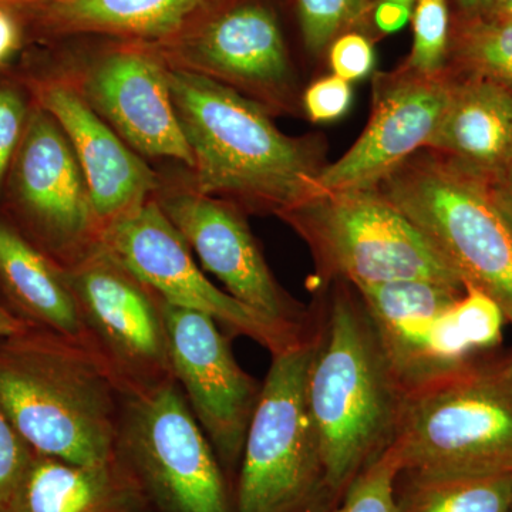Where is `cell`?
Returning a JSON list of instances; mask_svg holds the SVG:
<instances>
[{"label":"cell","mask_w":512,"mask_h":512,"mask_svg":"<svg viewBox=\"0 0 512 512\" xmlns=\"http://www.w3.org/2000/svg\"><path fill=\"white\" fill-rule=\"evenodd\" d=\"M306 403L322 458L320 511L338 505L396 439L404 400L355 288L330 284L312 313Z\"/></svg>","instance_id":"6da1fadb"},{"label":"cell","mask_w":512,"mask_h":512,"mask_svg":"<svg viewBox=\"0 0 512 512\" xmlns=\"http://www.w3.org/2000/svg\"><path fill=\"white\" fill-rule=\"evenodd\" d=\"M168 83L195 191L278 217L320 194L319 138L285 136L265 106L204 74L168 64Z\"/></svg>","instance_id":"7a4b0ae2"},{"label":"cell","mask_w":512,"mask_h":512,"mask_svg":"<svg viewBox=\"0 0 512 512\" xmlns=\"http://www.w3.org/2000/svg\"><path fill=\"white\" fill-rule=\"evenodd\" d=\"M124 400L83 343L37 328L0 338V410L35 453L74 464L113 460Z\"/></svg>","instance_id":"3957f363"},{"label":"cell","mask_w":512,"mask_h":512,"mask_svg":"<svg viewBox=\"0 0 512 512\" xmlns=\"http://www.w3.org/2000/svg\"><path fill=\"white\" fill-rule=\"evenodd\" d=\"M463 281L480 289L512 326V231L484 175L423 148L376 185Z\"/></svg>","instance_id":"277c9868"},{"label":"cell","mask_w":512,"mask_h":512,"mask_svg":"<svg viewBox=\"0 0 512 512\" xmlns=\"http://www.w3.org/2000/svg\"><path fill=\"white\" fill-rule=\"evenodd\" d=\"M402 471L512 476V392L481 359L404 394L393 443Z\"/></svg>","instance_id":"5b68a950"},{"label":"cell","mask_w":512,"mask_h":512,"mask_svg":"<svg viewBox=\"0 0 512 512\" xmlns=\"http://www.w3.org/2000/svg\"><path fill=\"white\" fill-rule=\"evenodd\" d=\"M311 249L322 285L355 289L431 281L464 289L456 272L377 188L322 192L281 215Z\"/></svg>","instance_id":"8992f818"},{"label":"cell","mask_w":512,"mask_h":512,"mask_svg":"<svg viewBox=\"0 0 512 512\" xmlns=\"http://www.w3.org/2000/svg\"><path fill=\"white\" fill-rule=\"evenodd\" d=\"M311 333L271 366L252 414L235 480L234 512H319L323 467L306 403Z\"/></svg>","instance_id":"52a82bcc"},{"label":"cell","mask_w":512,"mask_h":512,"mask_svg":"<svg viewBox=\"0 0 512 512\" xmlns=\"http://www.w3.org/2000/svg\"><path fill=\"white\" fill-rule=\"evenodd\" d=\"M119 456L154 512H234L220 460L175 380L126 396Z\"/></svg>","instance_id":"ba28073f"},{"label":"cell","mask_w":512,"mask_h":512,"mask_svg":"<svg viewBox=\"0 0 512 512\" xmlns=\"http://www.w3.org/2000/svg\"><path fill=\"white\" fill-rule=\"evenodd\" d=\"M63 269L94 352L126 396L174 380L163 299L100 241Z\"/></svg>","instance_id":"9c48e42d"},{"label":"cell","mask_w":512,"mask_h":512,"mask_svg":"<svg viewBox=\"0 0 512 512\" xmlns=\"http://www.w3.org/2000/svg\"><path fill=\"white\" fill-rule=\"evenodd\" d=\"M99 241L165 303L205 313L231 338L252 339L276 355L311 333V325L298 328L266 318L212 284L157 202L121 215L101 231Z\"/></svg>","instance_id":"30bf717a"},{"label":"cell","mask_w":512,"mask_h":512,"mask_svg":"<svg viewBox=\"0 0 512 512\" xmlns=\"http://www.w3.org/2000/svg\"><path fill=\"white\" fill-rule=\"evenodd\" d=\"M151 47L171 66L227 84L269 111L293 103L295 74L269 0H211L177 36Z\"/></svg>","instance_id":"8fae6325"},{"label":"cell","mask_w":512,"mask_h":512,"mask_svg":"<svg viewBox=\"0 0 512 512\" xmlns=\"http://www.w3.org/2000/svg\"><path fill=\"white\" fill-rule=\"evenodd\" d=\"M6 184L8 220L60 266L99 241L89 188L69 138L35 101Z\"/></svg>","instance_id":"7c38bea8"},{"label":"cell","mask_w":512,"mask_h":512,"mask_svg":"<svg viewBox=\"0 0 512 512\" xmlns=\"http://www.w3.org/2000/svg\"><path fill=\"white\" fill-rule=\"evenodd\" d=\"M173 377L234 491L262 384L232 355L229 336L205 313L163 301Z\"/></svg>","instance_id":"4fadbf2b"},{"label":"cell","mask_w":512,"mask_h":512,"mask_svg":"<svg viewBox=\"0 0 512 512\" xmlns=\"http://www.w3.org/2000/svg\"><path fill=\"white\" fill-rule=\"evenodd\" d=\"M454 80L456 74L448 67L433 76L404 66L376 74L369 123L348 153L320 171V194L375 188L426 148L446 110Z\"/></svg>","instance_id":"5bb4252c"},{"label":"cell","mask_w":512,"mask_h":512,"mask_svg":"<svg viewBox=\"0 0 512 512\" xmlns=\"http://www.w3.org/2000/svg\"><path fill=\"white\" fill-rule=\"evenodd\" d=\"M356 291L404 394L480 359L458 332L451 313L466 288L400 281Z\"/></svg>","instance_id":"9a60e30c"},{"label":"cell","mask_w":512,"mask_h":512,"mask_svg":"<svg viewBox=\"0 0 512 512\" xmlns=\"http://www.w3.org/2000/svg\"><path fill=\"white\" fill-rule=\"evenodd\" d=\"M82 96L124 141L144 156L194 167L168 83V63L154 47L121 42L92 63Z\"/></svg>","instance_id":"2e32d148"},{"label":"cell","mask_w":512,"mask_h":512,"mask_svg":"<svg viewBox=\"0 0 512 512\" xmlns=\"http://www.w3.org/2000/svg\"><path fill=\"white\" fill-rule=\"evenodd\" d=\"M160 207L198 256L202 268L217 276L229 295L284 325H311L312 313L299 308L276 284L237 207L197 191L168 195Z\"/></svg>","instance_id":"e0dca14e"},{"label":"cell","mask_w":512,"mask_h":512,"mask_svg":"<svg viewBox=\"0 0 512 512\" xmlns=\"http://www.w3.org/2000/svg\"><path fill=\"white\" fill-rule=\"evenodd\" d=\"M37 106L57 121L69 138L90 192L100 234L121 215L147 202L157 188L156 174L134 153L70 84L29 80Z\"/></svg>","instance_id":"ac0fdd59"},{"label":"cell","mask_w":512,"mask_h":512,"mask_svg":"<svg viewBox=\"0 0 512 512\" xmlns=\"http://www.w3.org/2000/svg\"><path fill=\"white\" fill-rule=\"evenodd\" d=\"M211 0H32L13 8L40 39L107 36L157 46L177 36Z\"/></svg>","instance_id":"d6986e66"},{"label":"cell","mask_w":512,"mask_h":512,"mask_svg":"<svg viewBox=\"0 0 512 512\" xmlns=\"http://www.w3.org/2000/svg\"><path fill=\"white\" fill-rule=\"evenodd\" d=\"M3 512H154L120 456L74 464L33 453Z\"/></svg>","instance_id":"ffe728a7"},{"label":"cell","mask_w":512,"mask_h":512,"mask_svg":"<svg viewBox=\"0 0 512 512\" xmlns=\"http://www.w3.org/2000/svg\"><path fill=\"white\" fill-rule=\"evenodd\" d=\"M0 305L30 328L59 333L94 352L63 266L8 217H0Z\"/></svg>","instance_id":"44dd1931"},{"label":"cell","mask_w":512,"mask_h":512,"mask_svg":"<svg viewBox=\"0 0 512 512\" xmlns=\"http://www.w3.org/2000/svg\"><path fill=\"white\" fill-rule=\"evenodd\" d=\"M427 147L481 174L512 164V90L473 74H458Z\"/></svg>","instance_id":"7402d4cb"},{"label":"cell","mask_w":512,"mask_h":512,"mask_svg":"<svg viewBox=\"0 0 512 512\" xmlns=\"http://www.w3.org/2000/svg\"><path fill=\"white\" fill-rule=\"evenodd\" d=\"M396 504L397 512H511L512 476L400 471Z\"/></svg>","instance_id":"603a6c76"},{"label":"cell","mask_w":512,"mask_h":512,"mask_svg":"<svg viewBox=\"0 0 512 512\" xmlns=\"http://www.w3.org/2000/svg\"><path fill=\"white\" fill-rule=\"evenodd\" d=\"M512 89V18L500 13L451 18L447 66Z\"/></svg>","instance_id":"cb8c5ba5"},{"label":"cell","mask_w":512,"mask_h":512,"mask_svg":"<svg viewBox=\"0 0 512 512\" xmlns=\"http://www.w3.org/2000/svg\"><path fill=\"white\" fill-rule=\"evenodd\" d=\"M377 0H293L303 45L312 56L328 53L343 33L363 32L373 22Z\"/></svg>","instance_id":"d4e9b609"},{"label":"cell","mask_w":512,"mask_h":512,"mask_svg":"<svg viewBox=\"0 0 512 512\" xmlns=\"http://www.w3.org/2000/svg\"><path fill=\"white\" fill-rule=\"evenodd\" d=\"M412 18V52L402 66L424 76L444 72L451 30L448 0H416Z\"/></svg>","instance_id":"484cf974"},{"label":"cell","mask_w":512,"mask_h":512,"mask_svg":"<svg viewBox=\"0 0 512 512\" xmlns=\"http://www.w3.org/2000/svg\"><path fill=\"white\" fill-rule=\"evenodd\" d=\"M402 461L394 446L357 477L342 501L326 512H397L396 483Z\"/></svg>","instance_id":"4316f807"},{"label":"cell","mask_w":512,"mask_h":512,"mask_svg":"<svg viewBox=\"0 0 512 512\" xmlns=\"http://www.w3.org/2000/svg\"><path fill=\"white\" fill-rule=\"evenodd\" d=\"M451 312L458 332L476 355L491 352L500 345L507 320L500 306L480 289L466 286Z\"/></svg>","instance_id":"83f0119b"},{"label":"cell","mask_w":512,"mask_h":512,"mask_svg":"<svg viewBox=\"0 0 512 512\" xmlns=\"http://www.w3.org/2000/svg\"><path fill=\"white\" fill-rule=\"evenodd\" d=\"M32 104L16 84L0 83V190L18 153Z\"/></svg>","instance_id":"f1b7e54d"},{"label":"cell","mask_w":512,"mask_h":512,"mask_svg":"<svg viewBox=\"0 0 512 512\" xmlns=\"http://www.w3.org/2000/svg\"><path fill=\"white\" fill-rule=\"evenodd\" d=\"M328 56L333 74L349 83L369 76L375 67L372 39L357 30L336 37L328 49Z\"/></svg>","instance_id":"f546056e"},{"label":"cell","mask_w":512,"mask_h":512,"mask_svg":"<svg viewBox=\"0 0 512 512\" xmlns=\"http://www.w3.org/2000/svg\"><path fill=\"white\" fill-rule=\"evenodd\" d=\"M35 451L0 410V512L5 510Z\"/></svg>","instance_id":"4dcf8cb0"},{"label":"cell","mask_w":512,"mask_h":512,"mask_svg":"<svg viewBox=\"0 0 512 512\" xmlns=\"http://www.w3.org/2000/svg\"><path fill=\"white\" fill-rule=\"evenodd\" d=\"M352 87L335 74L316 80L303 93V109L315 123H330L348 113Z\"/></svg>","instance_id":"1f68e13d"},{"label":"cell","mask_w":512,"mask_h":512,"mask_svg":"<svg viewBox=\"0 0 512 512\" xmlns=\"http://www.w3.org/2000/svg\"><path fill=\"white\" fill-rule=\"evenodd\" d=\"M25 23L15 9L0 5V69L8 66L25 45Z\"/></svg>","instance_id":"d6a6232c"},{"label":"cell","mask_w":512,"mask_h":512,"mask_svg":"<svg viewBox=\"0 0 512 512\" xmlns=\"http://www.w3.org/2000/svg\"><path fill=\"white\" fill-rule=\"evenodd\" d=\"M488 194L512 231V164L493 174H483Z\"/></svg>","instance_id":"836d02e7"},{"label":"cell","mask_w":512,"mask_h":512,"mask_svg":"<svg viewBox=\"0 0 512 512\" xmlns=\"http://www.w3.org/2000/svg\"><path fill=\"white\" fill-rule=\"evenodd\" d=\"M413 8L390 0H377L373 23L382 33L397 32L412 18Z\"/></svg>","instance_id":"e575fe53"},{"label":"cell","mask_w":512,"mask_h":512,"mask_svg":"<svg viewBox=\"0 0 512 512\" xmlns=\"http://www.w3.org/2000/svg\"><path fill=\"white\" fill-rule=\"evenodd\" d=\"M457 13L467 16L488 15L494 12V0H454Z\"/></svg>","instance_id":"d590c367"},{"label":"cell","mask_w":512,"mask_h":512,"mask_svg":"<svg viewBox=\"0 0 512 512\" xmlns=\"http://www.w3.org/2000/svg\"><path fill=\"white\" fill-rule=\"evenodd\" d=\"M28 328L30 326L23 323L22 320L16 319L12 313H9L0 305V338L2 336L15 335V333L22 332V330Z\"/></svg>","instance_id":"8d00e7d4"},{"label":"cell","mask_w":512,"mask_h":512,"mask_svg":"<svg viewBox=\"0 0 512 512\" xmlns=\"http://www.w3.org/2000/svg\"><path fill=\"white\" fill-rule=\"evenodd\" d=\"M498 363H500L501 373H503L505 382H507L512 392V352L510 355L503 357V359H498Z\"/></svg>","instance_id":"74e56055"},{"label":"cell","mask_w":512,"mask_h":512,"mask_svg":"<svg viewBox=\"0 0 512 512\" xmlns=\"http://www.w3.org/2000/svg\"><path fill=\"white\" fill-rule=\"evenodd\" d=\"M493 13H500V15L512 18V0H494Z\"/></svg>","instance_id":"f35d334b"},{"label":"cell","mask_w":512,"mask_h":512,"mask_svg":"<svg viewBox=\"0 0 512 512\" xmlns=\"http://www.w3.org/2000/svg\"><path fill=\"white\" fill-rule=\"evenodd\" d=\"M32 2V0H0V5L10 6V8H18V6L25 5V3Z\"/></svg>","instance_id":"ab89813d"},{"label":"cell","mask_w":512,"mask_h":512,"mask_svg":"<svg viewBox=\"0 0 512 512\" xmlns=\"http://www.w3.org/2000/svg\"><path fill=\"white\" fill-rule=\"evenodd\" d=\"M390 2L402 3V5H407L410 6V8H413L416 0H390Z\"/></svg>","instance_id":"60d3db41"},{"label":"cell","mask_w":512,"mask_h":512,"mask_svg":"<svg viewBox=\"0 0 512 512\" xmlns=\"http://www.w3.org/2000/svg\"><path fill=\"white\" fill-rule=\"evenodd\" d=\"M511 512H512V510H511Z\"/></svg>","instance_id":"b9f144b4"}]
</instances>
